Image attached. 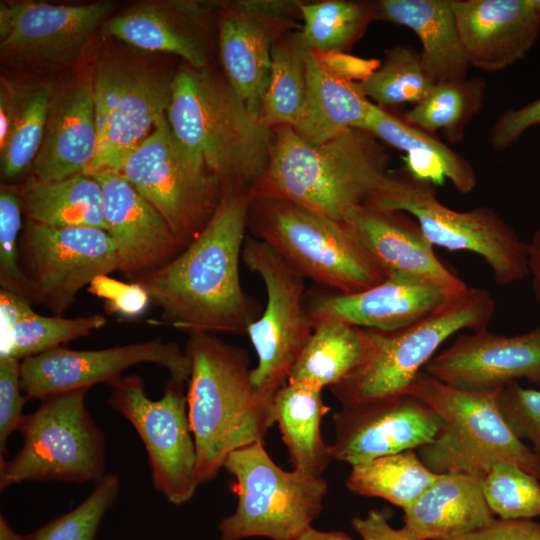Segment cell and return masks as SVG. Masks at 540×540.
Masks as SVG:
<instances>
[{
	"label": "cell",
	"instance_id": "6da1fadb",
	"mask_svg": "<svg viewBox=\"0 0 540 540\" xmlns=\"http://www.w3.org/2000/svg\"><path fill=\"white\" fill-rule=\"evenodd\" d=\"M250 201L248 189L223 188L198 236L167 264L135 281L160 308L161 324L188 333L240 334L261 315L239 274Z\"/></svg>",
	"mask_w": 540,
	"mask_h": 540
},
{
	"label": "cell",
	"instance_id": "7a4b0ae2",
	"mask_svg": "<svg viewBox=\"0 0 540 540\" xmlns=\"http://www.w3.org/2000/svg\"><path fill=\"white\" fill-rule=\"evenodd\" d=\"M389 155L371 133L351 128L312 145L289 126L278 127L269 161L250 199H283L343 221L379 188Z\"/></svg>",
	"mask_w": 540,
	"mask_h": 540
},
{
	"label": "cell",
	"instance_id": "3957f363",
	"mask_svg": "<svg viewBox=\"0 0 540 540\" xmlns=\"http://www.w3.org/2000/svg\"><path fill=\"white\" fill-rule=\"evenodd\" d=\"M185 352L191 364L188 418L202 485L217 476L231 452L263 441L275 419L272 398L260 394L252 383L244 349L213 333L192 332Z\"/></svg>",
	"mask_w": 540,
	"mask_h": 540
},
{
	"label": "cell",
	"instance_id": "277c9868",
	"mask_svg": "<svg viewBox=\"0 0 540 540\" xmlns=\"http://www.w3.org/2000/svg\"><path fill=\"white\" fill-rule=\"evenodd\" d=\"M180 146L227 187L250 188L263 175L273 138L227 80L210 70L181 66L167 110Z\"/></svg>",
	"mask_w": 540,
	"mask_h": 540
},
{
	"label": "cell",
	"instance_id": "5b68a950",
	"mask_svg": "<svg viewBox=\"0 0 540 540\" xmlns=\"http://www.w3.org/2000/svg\"><path fill=\"white\" fill-rule=\"evenodd\" d=\"M441 417L439 436L417 449L435 474L464 473L485 478L498 463H511L540 480V457L503 419L496 391H467L448 386L422 370L408 392Z\"/></svg>",
	"mask_w": 540,
	"mask_h": 540
},
{
	"label": "cell",
	"instance_id": "8992f818",
	"mask_svg": "<svg viewBox=\"0 0 540 540\" xmlns=\"http://www.w3.org/2000/svg\"><path fill=\"white\" fill-rule=\"evenodd\" d=\"M495 308L488 290L468 287L435 313L408 327L389 332L363 328L362 360L329 389L341 407L407 393L444 341L465 329H487Z\"/></svg>",
	"mask_w": 540,
	"mask_h": 540
},
{
	"label": "cell",
	"instance_id": "52a82bcc",
	"mask_svg": "<svg viewBox=\"0 0 540 540\" xmlns=\"http://www.w3.org/2000/svg\"><path fill=\"white\" fill-rule=\"evenodd\" d=\"M248 227L304 278L338 293L366 290L387 276L343 221L301 204L253 199Z\"/></svg>",
	"mask_w": 540,
	"mask_h": 540
},
{
	"label": "cell",
	"instance_id": "ba28073f",
	"mask_svg": "<svg viewBox=\"0 0 540 540\" xmlns=\"http://www.w3.org/2000/svg\"><path fill=\"white\" fill-rule=\"evenodd\" d=\"M364 205L409 214L433 247L480 255L499 286L512 285L530 275L528 243L495 210L485 205L468 211L453 210L438 201L433 184L414 178L405 168L389 171Z\"/></svg>",
	"mask_w": 540,
	"mask_h": 540
},
{
	"label": "cell",
	"instance_id": "9c48e42d",
	"mask_svg": "<svg viewBox=\"0 0 540 540\" xmlns=\"http://www.w3.org/2000/svg\"><path fill=\"white\" fill-rule=\"evenodd\" d=\"M88 389L51 394L24 415L19 451L1 458L0 489L32 481L98 482L105 473V438L89 413Z\"/></svg>",
	"mask_w": 540,
	"mask_h": 540
},
{
	"label": "cell",
	"instance_id": "30bf717a",
	"mask_svg": "<svg viewBox=\"0 0 540 540\" xmlns=\"http://www.w3.org/2000/svg\"><path fill=\"white\" fill-rule=\"evenodd\" d=\"M223 468L234 477L237 506L219 524L221 540H291L311 526L323 509L326 480L283 470L263 441L231 452Z\"/></svg>",
	"mask_w": 540,
	"mask_h": 540
},
{
	"label": "cell",
	"instance_id": "8fae6325",
	"mask_svg": "<svg viewBox=\"0 0 540 540\" xmlns=\"http://www.w3.org/2000/svg\"><path fill=\"white\" fill-rule=\"evenodd\" d=\"M110 171L148 200L187 245L203 230L222 197L220 180L180 146L167 116Z\"/></svg>",
	"mask_w": 540,
	"mask_h": 540
},
{
	"label": "cell",
	"instance_id": "7c38bea8",
	"mask_svg": "<svg viewBox=\"0 0 540 540\" xmlns=\"http://www.w3.org/2000/svg\"><path fill=\"white\" fill-rule=\"evenodd\" d=\"M242 261L260 276L266 290L265 307L246 331L258 358L251 380L260 394L273 398L287 383L313 330L305 302V278L257 238L246 237Z\"/></svg>",
	"mask_w": 540,
	"mask_h": 540
},
{
	"label": "cell",
	"instance_id": "4fadbf2b",
	"mask_svg": "<svg viewBox=\"0 0 540 540\" xmlns=\"http://www.w3.org/2000/svg\"><path fill=\"white\" fill-rule=\"evenodd\" d=\"M185 382L167 381L163 396L152 400L137 375L113 381L109 405L124 416L141 438L154 488L170 503L188 502L199 486L197 455L191 431Z\"/></svg>",
	"mask_w": 540,
	"mask_h": 540
},
{
	"label": "cell",
	"instance_id": "5bb4252c",
	"mask_svg": "<svg viewBox=\"0 0 540 540\" xmlns=\"http://www.w3.org/2000/svg\"><path fill=\"white\" fill-rule=\"evenodd\" d=\"M173 76L144 65L104 60L93 76L98 133L86 174L114 169L167 116Z\"/></svg>",
	"mask_w": 540,
	"mask_h": 540
},
{
	"label": "cell",
	"instance_id": "9a60e30c",
	"mask_svg": "<svg viewBox=\"0 0 540 540\" xmlns=\"http://www.w3.org/2000/svg\"><path fill=\"white\" fill-rule=\"evenodd\" d=\"M21 257L34 301L62 316L79 291L118 269L113 239L94 227L54 228L26 222Z\"/></svg>",
	"mask_w": 540,
	"mask_h": 540
},
{
	"label": "cell",
	"instance_id": "2e32d148",
	"mask_svg": "<svg viewBox=\"0 0 540 540\" xmlns=\"http://www.w3.org/2000/svg\"><path fill=\"white\" fill-rule=\"evenodd\" d=\"M141 363L165 368L171 378L179 381L187 382L190 376L191 364L185 350L174 342L156 338L98 350L60 346L28 357L21 361L22 388L29 399H41L99 383L110 385L126 369Z\"/></svg>",
	"mask_w": 540,
	"mask_h": 540
},
{
	"label": "cell",
	"instance_id": "e0dca14e",
	"mask_svg": "<svg viewBox=\"0 0 540 540\" xmlns=\"http://www.w3.org/2000/svg\"><path fill=\"white\" fill-rule=\"evenodd\" d=\"M332 420L331 457L351 466L432 443L443 426L430 405L409 393L341 407Z\"/></svg>",
	"mask_w": 540,
	"mask_h": 540
},
{
	"label": "cell",
	"instance_id": "ac0fdd59",
	"mask_svg": "<svg viewBox=\"0 0 540 540\" xmlns=\"http://www.w3.org/2000/svg\"><path fill=\"white\" fill-rule=\"evenodd\" d=\"M111 9L109 2L83 5L1 2V55L19 64L68 65L81 56Z\"/></svg>",
	"mask_w": 540,
	"mask_h": 540
},
{
	"label": "cell",
	"instance_id": "d6986e66",
	"mask_svg": "<svg viewBox=\"0 0 540 540\" xmlns=\"http://www.w3.org/2000/svg\"><path fill=\"white\" fill-rule=\"evenodd\" d=\"M423 370L460 390L496 391L520 379L540 388V325L511 337L460 333Z\"/></svg>",
	"mask_w": 540,
	"mask_h": 540
},
{
	"label": "cell",
	"instance_id": "ffe728a7",
	"mask_svg": "<svg viewBox=\"0 0 540 540\" xmlns=\"http://www.w3.org/2000/svg\"><path fill=\"white\" fill-rule=\"evenodd\" d=\"M293 4L237 1L229 4L219 18V47L226 80L257 119L268 86L272 47L288 27Z\"/></svg>",
	"mask_w": 540,
	"mask_h": 540
},
{
	"label": "cell",
	"instance_id": "44dd1931",
	"mask_svg": "<svg viewBox=\"0 0 540 540\" xmlns=\"http://www.w3.org/2000/svg\"><path fill=\"white\" fill-rule=\"evenodd\" d=\"M88 175L102 188L107 232L114 241L117 271L122 275L135 282L167 264L187 246L128 181L111 171Z\"/></svg>",
	"mask_w": 540,
	"mask_h": 540
},
{
	"label": "cell",
	"instance_id": "7402d4cb",
	"mask_svg": "<svg viewBox=\"0 0 540 540\" xmlns=\"http://www.w3.org/2000/svg\"><path fill=\"white\" fill-rule=\"evenodd\" d=\"M455 296L427 279L394 271L379 284L357 293L314 294L306 306L312 320L333 318L389 332L429 317Z\"/></svg>",
	"mask_w": 540,
	"mask_h": 540
},
{
	"label": "cell",
	"instance_id": "603a6c76",
	"mask_svg": "<svg viewBox=\"0 0 540 540\" xmlns=\"http://www.w3.org/2000/svg\"><path fill=\"white\" fill-rule=\"evenodd\" d=\"M470 66L495 72L522 59L540 33V0H452Z\"/></svg>",
	"mask_w": 540,
	"mask_h": 540
},
{
	"label": "cell",
	"instance_id": "cb8c5ba5",
	"mask_svg": "<svg viewBox=\"0 0 540 540\" xmlns=\"http://www.w3.org/2000/svg\"><path fill=\"white\" fill-rule=\"evenodd\" d=\"M343 222L387 274L398 271L419 276L451 295L468 288L437 258L420 225L409 214L362 204L353 208Z\"/></svg>",
	"mask_w": 540,
	"mask_h": 540
},
{
	"label": "cell",
	"instance_id": "d4e9b609",
	"mask_svg": "<svg viewBox=\"0 0 540 540\" xmlns=\"http://www.w3.org/2000/svg\"><path fill=\"white\" fill-rule=\"evenodd\" d=\"M97 147L93 76L83 77L52 94L43 142L29 177L52 182L86 174Z\"/></svg>",
	"mask_w": 540,
	"mask_h": 540
},
{
	"label": "cell",
	"instance_id": "484cf974",
	"mask_svg": "<svg viewBox=\"0 0 540 540\" xmlns=\"http://www.w3.org/2000/svg\"><path fill=\"white\" fill-rule=\"evenodd\" d=\"M484 478L464 473L438 474L403 515L404 526L423 540H455L489 523L493 513L483 493Z\"/></svg>",
	"mask_w": 540,
	"mask_h": 540
},
{
	"label": "cell",
	"instance_id": "4316f807",
	"mask_svg": "<svg viewBox=\"0 0 540 540\" xmlns=\"http://www.w3.org/2000/svg\"><path fill=\"white\" fill-rule=\"evenodd\" d=\"M377 18L405 26L419 38L421 60L435 82L464 81L470 67L452 0H382Z\"/></svg>",
	"mask_w": 540,
	"mask_h": 540
},
{
	"label": "cell",
	"instance_id": "83f0119b",
	"mask_svg": "<svg viewBox=\"0 0 540 540\" xmlns=\"http://www.w3.org/2000/svg\"><path fill=\"white\" fill-rule=\"evenodd\" d=\"M359 129L406 152L404 168L420 181L439 186L448 179L463 194L476 186V173L462 155L374 102Z\"/></svg>",
	"mask_w": 540,
	"mask_h": 540
},
{
	"label": "cell",
	"instance_id": "f1b7e54d",
	"mask_svg": "<svg viewBox=\"0 0 540 540\" xmlns=\"http://www.w3.org/2000/svg\"><path fill=\"white\" fill-rule=\"evenodd\" d=\"M307 88L294 132L312 145L325 143L351 128H360L372 101L359 83L337 77L308 49Z\"/></svg>",
	"mask_w": 540,
	"mask_h": 540
},
{
	"label": "cell",
	"instance_id": "f546056e",
	"mask_svg": "<svg viewBox=\"0 0 540 540\" xmlns=\"http://www.w3.org/2000/svg\"><path fill=\"white\" fill-rule=\"evenodd\" d=\"M272 405L294 469L323 477L332 457L330 445L321 435L322 418L330 411L322 399V389L287 381L274 394Z\"/></svg>",
	"mask_w": 540,
	"mask_h": 540
},
{
	"label": "cell",
	"instance_id": "4dcf8cb0",
	"mask_svg": "<svg viewBox=\"0 0 540 540\" xmlns=\"http://www.w3.org/2000/svg\"><path fill=\"white\" fill-rule=\"evenodd\" d=\"M27 221L54 228L94 227L107 231L103 192L91 175L40 182L29 177L18 189Z\"/></svg>",
	"mask_w": 540,
	"mask_h": 540
},
{
	"label": "cell",
	"instance_id": "1f68e13d",
	"mask_svg": "<svg viewBox=\"0 0 540 540\" xmlns=\"http://www.w3.org/2000/svg\"><path fill=\"white\" fill-rule=\"evenodd\" d=\"M104 32L144 50L175 54L193 68L207 67L199 36L162 4L146 3L126 10L110 18Z\"/></svg>",
	"mask_w": 540,
	"mask_h": 540
},
{
	"label": "cell",
	"instance_id": "d6a6232c",
	"mask_svg": "<svg viewBox=\"0 0 540 540\" xmlns=\"http://www.w3.org/2000/svg\"><path fill=\"white\" fill-rule=\"evenodd\" d=\"M363 328L333 318L313 320V330L288 381L320 389L332 387L351 373L363 358Z\"/></svg>",
	"mask_w": 540,
	"mask_h": 540
},
{
	"label": "cell",
	"instance_id": "836d02e7",
	"mask_svg": "<svg viewBox=\"0 0 540 540\" xmlns=\"http://www.w3.org/2000/svg\"><path fill=\"white\" fill-rule=\"evenodd\" d=\"M347 488L361 496L384 499L403 510L436 480L417 452L408 450L351 466Z\"/></svg>",
	"mask_w": 540,
	"mask_h": 540
},
{
	"label": "cell",
	"instance_id": "e575fe53",
	"mask_svg": "<svg viewBox=\"0 0 540 540\" xmlns=\"http://www.w3.org/2000/svg\"><path fill=\"white\" fill-rule=\"evenodd\" d=\"M308 49L300 33H284L274 43L259 118L265 127L295 125L306 95Z\"/></svg>",
	"mask_w": 540,
	"mask_h": 540
},
{
	"label": "cell",
	"instance_id": "d590c367",
	"mask_svg": "<svg viewBox=\"0 0 540 540\" xmlns=\"http://www.w3.org/2000/svg\"><path fill=\"white\" fill-rule=\"evenodd\" d=\"M483 90L479 80L436 83L403 118L428 133L442 130L450 142H458L481 107Z\"/></svg>",
	"mask_w": 540,
	"mask_h": 540
},
{
	"label": "cell",
	"instance_id": "8d00e7d4",
	"mask_svg": "<svg viewBox=\"0 0 540 540\" xmlns=\"http://www.w3.org/2000/svg\"><path fill=\"white\" fill-rule=\"evenodd\" d=\"M303 18L300 37L305 46L317 52H343L377 17L376 4L331 0L299 3Z\"/></svg>",
	"mask_w": 540,
	"mask_h": 540
},
{
	"label": "cell",
	"instance_id": "74e56055",
	"mask_svg": "<svg viewBox=\"0 0 540 540\" xmlns=\"http://www.w3.org/2000/svg\"><path fill=\"white\" fill-rule=\"evenodd\" d=\"M436 83L426 73L421 54L399 45L386 52L380 66L359 86L380 107L420 102Z\"/></svg>",
	"mask_w": 540,
	"mask_h": 540
},
{
	"label": "cell",
	"instance_id": "f35d334b",
	"mask_svg": "<svg viewBox=\"0 0 540 540\" xmlns=\"http://www.w3.org/2000/svg\"><path fill=\"white\" fill-rule=\"evenodd\" d=\"M106 322V318L100 314L63 318L36 313L20 322L7 337L0 340V358L10 357L22 361L89 335Z\"/></svg>",
	"mask_w": 540,
	"mask_h": 540
},
{
	"label": "cell",
	"instance_id": "ab89813d",
	"mask_svg": "<svg viewBox=\"0 0 540 540\" xmlns=\"http://www.w3.org/2000/svg\"><path fill=\"white\" fill-rule=\"evenodd\" d=\"M52 89L42 85L23 93L1 153V176L15 179L30 171L43 142Z\"/></svg>",
	"mask_w": 540,
	"mask_h": 540
},
{
	"label": "cell",
	"instance_id": "60d3db41",
	"mask_svg": "<svg viewBox=\"0 0 540 540\" xmlns=\"http://www.w3.org/2000/svg\"><path fill=\"white\" fill-rule=\"evenodd\" d=\"M120 480L106 473L76 508L29 535H19L7 522L0 525V540H95L100 523L117 499Z\"/></svg>",
	"mask_w": 540,
	"mask_h": 540
},
{
	"label": "cell",
	"instance_id": "b9f144b4",
	"mask_svg": "<svg viewBox=\"0 0 540 540\" xmlns=\"http://www.w3.org/2000/svg\"><path fill=\"white\" fill-rule=\"evenodd\" d=\"M483 493L500 519H532L540 515V480L511 463H498L485 476Z\"/></svg>",
	"mask_w": 540,
	"mask_h": 540
},
{
	"label": "cell",
	"instance_id": "7bdbcfd3",
	"mask_svg": "<svg viewBox=\"0 0 540 540\" xmlns=\"http://www.w3.org/2000/svg\"><path fill=\"white\" fill-rule=\"evenodd\" d=\"M22 206L15 187L2 185L0 190V285L31 302L33 291L20 264L18 236Z\"/></svg>",
	"mask_w": 540,
	"mask_h": 540
},
{
	"label": "cell",
	"instance_id": "ee69618b",
	"mask_svg": "<svg viewBox=\"0 0 540 540\" xmlns=\"http://www.w3.org/2000/svg\"><path fill=\"white\" fill-rule=\"evenodd\" d=\"M496 402L513 433L540 457V390L513 382L498 390Z\"/></svg>",
	"mask_w": 540,
	"mask_h": 540
},
{
	"label": "cell",
	"instance_id": "f6af8a7d",
	"mask_svg": "<svg viewBox=\"0 0 540 540\" xmlns=\"http://www.w3.org/2000/svg\"><path fill=\"white\" fill-rule=\"evenodd\" d=\"M29 398L25 395L21 381V361L0 358V452L6 451L9 436L18 431L25 414L23 407Z\"/></svg>",
	"mask_w": 540,
	"mask_h": 540
},
{
	"label": "cell",
	"instance_id": "bcb514c9",
	"mask_svg": "<svg viewBox=\"0 0 540 540\" xmlns=\"http://www.w3.org/2000/svg\"><path fill=\"white\" fill-rule=\"evenodd\" d=\"M88 292L105 301L106 310L124 318L141 316L151 302L148 292L137 282L126 283L99 275L88 285Z\"/></svg>",
	"mask_w": 540,
	"mask_h": 540
},
{
	"label": "cell",
	"instance_id": "7dc6e473",
	"mask_svg": "<svg viewBox=\"0 0 540 540\" xmlns=\"http://www.w3.org/2000/svg\"><path fill=\"white\" fill-rule=\"evenodd\" d=\"M536 125H540V98L499 116L491 128L490 142L495 150H504Z\"/></svg>",
	"mask_w": 540,
	"mask_h": 540
},
{
	"label": "cell",
	"instance_id": "c3c4849f",
	"mask_svg": "<svg viewBox=\"0 0 540 540\" xmlns=\"http://www.w3.org/2000/svg\"><path fill=\"white\" fill-rule=\"evenodd\" d=\"M455 540H540V523L532 519L499 518Z\"/></svg>",
	"mask_w": 540,
	"mask_h": 540
},
{
	"label": "cell",
	"instance_id": "681fc988",
	"mask_svg": "<svg viewBox=\"0 0 540 540\" xmlns=\"http://www.w3.org/2000/svg\"><path fill=\"white\" fill-rule=\"evenodd\" d=\"M315 53L331 73L351 82L364 81L380 66V62L375 59H362L344 52Z\"/></svg>",
	"mask_w": 540,
	"mask_h": 540
},
{
	"label": "cell",
	"instance_id": "f907efd6",
	"mask_svg": "<svg viewBox=\"0 0 540 540\" xmlns=\"http://www.w3.org/2000/svg\"><path fill=\"white\" fill-rule=\"evenodd\" d=\"M351 524L362 540H423L406 526L392 528L380 510H370L365 517H354Z\"/></svg>",
	"mask_w": 540,
	"mask_h": 540
},
{
	"label": "cell",
	"instance_id": "816d5d0a",
	"mask_svg": "<svg viewBox=\"0 0 540 540\" xmlns=\"http://www.w3.org/2000/svg\"><path fill=\"white\" fill-rule=\"evenodd\" d=\"M36 312L27 298L7 289H0V340L23 320L34 316Z\"/></svg>",
	"mask_w": 540,
	"mask_h": 540
},
{
	"label": "cell",
	"instance_id": "f5cc1de1",
	"mask_svg": "<svg viewBox=\"0 0 540 540\" xmlns=\"http://www.w3.org/2000/svg\"><path fill=\"white\" fill-rule=\"evenodd\" d=\"M24 91L7 79H1L0 85V149L8 139L12 124L18 113Z\"/></svg>",
	"mask_w": 540,
	"mask_h": 540
},
{
	"label": "cell",
	"instance_id": "db71d44e",
	"mask_svg": "<svg viewBox=\"0 0 540 540\" xmlns=\"http://www.w3.org/2000/svg\"><path fill=\"white\" fill-rule=\"evenodd\" d=\"M528 263L533 293L540 302V227L536 229L528 243Z\"/></svg>",
	"mask_w": 540,
	"mask_h": 540
},
{
	"label": "cell",
	"instance_id": "11a10c76",
	"mask_svg": "<svg viewBox=\"0 0 540 540\" xmlns=\"http://www.w3.org/2000/svg\"><path fill=\"white\" fill-rule=\"evenodd\" d=\"M291 540H353L344 532L340 531H331L323 532L314 529L312 526H309L303 530L300 534L294 537Z\"/></svg>",
	"mask_w": 540,
	"mask_h": 540
}]
</instances>
